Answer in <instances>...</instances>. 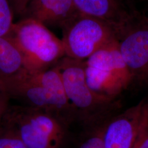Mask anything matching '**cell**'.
I'll use <instances>...</instances> for the list:
<instances>
[{"label":"cell","instance_id":"1","mask_svg":"<svg viewBox=\"0 0 148 148\" xmlns=\"http://www.w3.org/2000/svg\"><path fill=\"white\" fill-rule=\"evenodd\" d=\"M0 88L21 105L58 114L69 120L75 117L56 65L36 73L25 70Z\"/></svg>","mask_w":148,"mask_h":148},{"label":"cell","instance_id":"2","mask_svg":"<svg viewBox=\"0 0 148 148\" xmlns=\"http://www.w3.org/2000/svg\"><path fill=\"white\" fill-rule=\"evenodd\" d=\"M69 120L58 114L24 105H10L1 122L11 128L27 148H60Z\"/></svg>","mask_w":148,"mask_h":148},{"label":"cell","instance_id":"3","mask_svg":"<svg viewBox=\"0 0 148 148\" xmlns=\"http://www.w3.org/2000/svg\"><path fill=\"white\" fill-rule=\"evenodd\" d=\"M8 36L20 51L29 73L49 69L65 56L62 40L42 23L30 18L14 23Z\"/></svg>","mask_w":148,"mask_h":148},{"label":"cell","instance_id":"4","mask_svg":"<svg viewBox=\"0 0 148 148\" xmlns=\"http://www.w3.org/2000/svg\"><path fill=\"white\" fill-rule=\"evenodd\" d=\"M56 65L76 118L91 121L109 116L113 101L97 95L90 90L86 79L85 60L65 56Z\"/></svg>","mask_w":148,"mask_h":148},{"label":"cell","instance_id":"5","mask_svg":"<svg viewBox=\"0 0 148 148\" xmlns=\"http://www.w3.org/2000/svg\"><path fill=\"white\" fill-rule=\"evenodd\" d=\"M86 79L97 95L113 101L132 79L120 52L116 38L85 60Z\"/></svg>","mask_w":148,"mask_h":148},{"label":"cell","instance_id":"6","mask_svg":"<svg viewBox=\"0 0 148 148\" xmlns=\"http://www.w3.org/2000/svg\"><path fill=\"white\" fill-rule=\"evenodd\" d=\"M62 28L65 56L81 60L117 38L116 30L108 23L79 13Z\"/></svg>","mask_w":148,"mask_h":148},{"label":"cell","instance_id":"7","mask_svg":"<svg viewBox=\"0 0 148 148\" xmlns=\"http://www.w3.org/2000/svg\"><path fill=\"white\" fill-rule=\"evenodd\" d=\"M116 37L122 57L132 79L148 80V18L133 15Z\"/></svg>","mask_w":148,"mask_h":148},{"label":"cell","instance_id":"8","mask_svg":"<svg viewBox=\"0 0 148 148\" xmlns=\"http://www.w3.org/2000/svg\"><path fill=\"white\" fill-rule=\"evenodd\" d=\"M148 127V103L141 102L117 116L104 121V148H132Z\"/></svg>","mask_w":148,"mask_h":148},{"label":"cell","instance_id":"9","mask_svg":"<svg viewBox=\"0 0 148 148\" xmlns=\"http://www.w3.org/2000/svg\"><path fill=\"white\" fill-rule=\"evenodd\" d=\"M77 12L110 24L116 35L132 18L118 0H73Z\"/></svg>","mask_w":148,"mask_h":148},{"label":"cell","instance_id":"10","mask_svg":"<svg viewBox=\"0 0 148 148\" xmlns=\"http://www.w3.org/2000/svg\"><path fill=\"white\" fill-rule=\"evenodd\" d=\"M77 13L73 0H32L24 15L46 26L62 27Z\"/></svg>","mask_w":148,"mask_h":148},{"label":"cell","instance_id":"11","mask_svg":"<svg viewBox=\"0 0 148 148\" xmlns=\"http://www.w3.org/2000/svg\"><path fill=\"white\" fill-rule=\"evenodd\" d=\"M104 119L94 121L72 119L68 123L60 148H104Z\"/></svg>","mask_w":148,"mask_h":148},{"label":"cell","instance_id":"12","mask_svg":"<svg viewBox=\"0 0 148 148\" xmlns=\"http://www.w3.org/2000/svg\"><path fill=\"white\" fill-rule=\"evenodd\" d=\"M25 70L21 53L11 38L0 37V86Z\"/></svg>","mask_w":148,"mask_h":148},{"label":"cell","instance_id":"13","mask_svg":"<svg viewBox=\"0 0 148 148\" xmlns=\"http://www.w3.org/2000/svg\"><path fill=\"white\" fill-rule=\"evenodd\" d=\"M0 148H27L11 128L0 122Z\"/></svg>","mask_w":148,"mask_h":148},{"label":"cell","instance_id":"14","mask_svg":"<svg viewBox=\"0 0 148 148\" xmlns=\"http://www.w3.org/2000/svg\"><path fill=\"white\" fill-rule=\"evenodd\" d=\"M13 12L9 0H0V37L8 35L14 24Z\"/></svg>","mask_w":148,"mask_h":148},{"label":"cell","instance_id":"15","mask_svg":"<svg viewBox=\"0 0 148 148\" xmlns=\"http://www.w3.org/2000/svg\"><path fill=\"white\" fill-rule=\"evenodd\" d=\"M13 13L24 15L32 0H9Z\"/></svg>","mask_w":148,"mask_h":148},{"label":"cell","instance_id":"16","mask_svg":"<svg viewBox=\"0 0 148 148\" xmlns=\"http://www.w3.org/2000/svg\"><path fill=\"white\" fill-rule=\"evenodd\" d=\"M10 98L0 88V121L10 105Z\"/></svg>","mask_w":148,"mask_h":148},{"label":"cell","instance_id":"17","mask_svg":"<svg viewBox=\"0 0 148 148\" xmlns=\"http://www.w3.org/2000/svg\"><path fill=\"white\" fill-rule=\"evenodd\" d=\"M132 148H148V127L139 134Z\"/></svg>","mask_w":148,"mask_h":148},{"label":"cell","instance_id":"18","mask_svg":"<svg viewBox=\"0 0 148 148\" xmlns=\"http://www.w3.org/2000/svg\"><path fill=\"white\" fill-rule=\"evenodd\" d=\"M0 122H1V121H0Z\"/></svg>","mask_w":148,"mask_h":148}]
</instances>
